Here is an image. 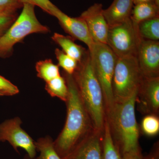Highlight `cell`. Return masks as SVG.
I'll list each match as a JSON object with an SVG mask.
<instances>
[{"label":"cell","mask_w":159,"mask_h":159,"mask_svg":"<svg viewBox=\"0 0 159 159\" xmlns=\"http://www.w3.org/2000/svg\"><path fill=\"white\" fill-rule=\"evenodd\" d=\"M62 75L68 89L65 102L66 119L62 130L54 141V148L62 159L96 129L80 97L73 76L64 71Z\"/></svg>","instance_id":"cell-1"},{"label":"cell","mask_w":159,"mask_h":159,"mask_svg":"<svg viewBox=\"0 0 159 159\" xmlns=\"http://www.w3.org/2000/svg\"><path fill=\"white\" fill-rule=\"evenodd\" d=\"M81 101L94 128L103 131L106 121L104 97L91 64L89 50L72 75Z\"/></svg>","instance_id":"cell-2"},{"label":"cell","mask_w":159,"mask_h":159,"mask_svg":"<svg viewBox=\"0 0 159 159\" xmlns=\"http://www.w3.org/2000/svg\"><path fill=\"white\" fill-rule=\"evenodd\" d=\"M137 93L125 101L115 102L106 114L111 135L121 154L139 147V128L135 111Z\"/></svg>","instance_id":"cell-3"},{"label":"cell","mask_w":159,"mask_h":159,"mask_svg":"<svg viewBox=\"0 0 159 159\" xmlns=\"http://www.w3.org/2000/svg\"><path fill=\"white\" fill-rule=\"evenodd\" d=\"M88 50L93 70L102 88L106 116L115 103L112 81L118 57L106 44L94 43Z\"/></svg>","instance_id":"cell-4"},{"label":"cell","mask_w":159,"mask_h":159,"mask_svg":"<svg viewBox=\"0 0 159 159\" xmlns=\"http://www.w3.org/2000/svg\"><path fill=\"white\" fill-rule=\"evenodd\" d=\"M22 11L10 28L0 38V57H8L12 53L16 44L33 33H46L49 29L37 19L34 6L25 3Z\"/></svg>","instance_id":"cell-5"},{"label":"cell","mask_w":159,"mask_h":159,"mask_svg":"<svg viewBox=\"0 0 159 159\" xmlns=\"http://www.w3.org/2000/svg\"><path fill=\"white\" fill-rule=\"evenodd\" d=\"M142 78L136 56L118 57L112 81L114 102L125 101L136 93Z\"/></svg>","instance_id":"cell-6"},{"label":"cell","mask_w":159,"mask_h":159,"mask_svg":"<svg viewBox=\"0 0 159 159\" xmlns=\"http://www.w3.org/2000/svg\"><path fill=\"white\" fill-rule=\"evenodd\" d=\"M141 39L137 25L130 18L116 25L109 27L107 44L118 57L136 56Z\"/></svg>","instance_id":"cell-7"},{"label":"cell","mask_w":159,"mask_h":159,"mask_svg":"<svg viewBox=\"0 0 159 159\" xmlns=\"http://www.w3.org/2000/svg\"><path fill=\"white\" fill-rule=\"evenodd\" d=\"M21 120L17 117L0 124V142H9L17 152L18 148H23L30 157L34 158L36 153L35 142L21 127Z\"/></svg>","instance_id":"cell-8"},{"label":"cell","mask_w":159,"mask_h":159,"mask_svg":"<svg viewBox=\"0 0 159 159\" xmlns=\"http://www.w3.org/2000/svg\"><path fill=\"white\" fill-rule=\"evenodd\" d=\"M143 115H155L159 113V77H143L137 91L136 104Z\"/></svg>","instance_id":"cell-9"},{"label":"cell","mask_w":159,"mask_h":159,"mask_svg":"<svg viewBox=\"0 0 159 159\" xmlns=\"http://www.w3.org/2000/svg\"><path fill=\"white\" fill-rule=\"evenodd\" d=\"M136 57L143 77H159V41L141 39Z\"/></svg>","instance_id":"cell-10"},{"label":"cell","mask_w":159,"mask_h":159,"mask_svg":"<svg viewBox=\"0 0 159 159\" xmlns=\"http://www.w3.org/2000/svg\"><path fill=\"white\" fill-rule=\"evenodd\" d=\"M101 4L95 3L84 11L80 17L84 20L94 43H107L109 26L103 14Z\"/></svg>","instance_id":"cell-11"},{"label":"cell","mask_w":159,"mask_h":159,"mask_svg":"<svg viewBox=\"0 0 159 159\" xmlns=\"http://www.w3.org/2000/svg\"><path fill=\"white\" fill-rule=\"evenodd\" d=\"M53 16L57 18L61 26L74 39L81 41L90 49L94 43L84 20L80 16L71 17L57 9Z\"/></svg>","instance_id":"cell-12"},{"label":"cell","mask_w":159,"mask_h":159,"mask_svg":"<svg viewBox=\"0 0 159 159\" xmlns=\"http://www.w3.org/2000/svg\"><path fill=\"white\" fill-rule=\"evenodd\" d=\"M102 132L94 130L62 159H102Z\"/></svg>","instance_id":"cell-13"},{"label":"cell","mask_w":159,"mask_h":159,"mask_svg":"<svg viewBox=\"0 0 159 159\" xmlns=\"http://www.w3.org/2000/svg\"><path fill=\"white\" fill-rule=\"evenodd\" d=\"M134 6L133 0H114L103 14L109 27L116 25L130 18Z\"/></svg>","instance_id":"cell-14"},{"label":"cell","mask_w":159,"mask_h":159,"mask_svg":"<svg viewBox=\"0 0 159 159\" xmlns=\"http://www.w3.org/2000/svg\"><path fill=\"white\" fill-rule=\"evenodd\" d=\"M52 39L61 47L62 51L71 57L78 61H81L88 51L74 42L71 36H65L58 33H54Z\"/></svg>","instance_id":"cell-15"},{"label":"cell","mask_w":159,"mask_h":159,"mask_svg":"<svg viewBox=\"0 0 159 159\" xmlns=\"http://www.w3.org/2000/svg\"><path fill=\"white\" fill-rule=\"evenodd\" d=\"M134 5L130 19L135 25L159 16V6L155 2L139 3Z\"/></svg>","instance_id":"cell-16"},{"label":"cell","mask_w":159,"mask_h":159,"mask_svg":"<svg viewBox=\"0 0 159 159\" xmlns=\"http://www.w3.org/2000/svg\"><path fill=\"white\" fill-rule=\"evenodd\" d=\"M102 159H121V153L114 143L106 119L102 132Z\"/></svg>","instance_id":"cell-17"},{"label":"cell","mask_w":159,"mask_h":159,"mask_svg":"<svg viewBox=\"0 0 159 159\" xmlns=\"http://www.w3.org/2000/svg\"><path fill=\"white\" fill-rule=\"evenodd\" d=\"M140 37L152 41L159 39V16L143 21L137 25Z\"/></svg>","instance_id":"cell-18"},{"label":"cell","mask_w":159,"mask_h":159,"mask_svg":"<svg viewBox=\"0 0 159 159\" xmlns=\"http://www.w3.org/2000/svg\"><path fill=\"white\" fill-rule=\"evenodd\" d=\"M35 67L37 77L46 82L61 76L59 66L54 64L51 59L38 61Z\"/></svg>","instance_id":"cell-19"},{"label":"cell","mask_w":159,"mask_h":159,"mask_svg":"<svg viewBox=\"0 0 159 159\" xmlns=\"http://www.w3.org/2000/svg\"><path fill=\"white\" fill-rule=\"evenodd\" d=\"M45 89L51 97H57L66 102L68 96V89L65 79L60 76L46 82Z\"/></svg>","instance_id":"cell-20"},{"label":"cell","mask_w":159,"mask_h":159,"mask_svg":"<svg viewBox=\"0 0 159 159\" xmlns=\"http://www.w3.org/2000/svg\"><path fill=\"white\" fill-rule=\"evenodd\" d=\"M35 145L36 150L40 153L36 159H62L55 150L54 141L51 137L39 138L35 142Z\"/></svg>","instance_id":"cell-21"},{"label":"cell","mask_w":159,"mask_h":159,"mask_svg":"<svg viewBox=\"0 0 159 159\" xmlns=\"http://www.w3.org/2000/svg\"><path fill=\"white\" fill-rule=\"evenodd\" d=\"M54 52L58 61V66L61 67L65 73L73 75L77 69L78 61L59 49H55Z\"/></svg>","instance_id":"cell-22"},{"label":"cell","mask_w":159,"mask_h":159,"mask_svg":"<svg viewBox=\"0 0 159 159\" xmlns=\"http://www.w3.org/2000/svg\"><path fill=\"white\" fill-rule=\"evenodd\" d=\"M142 132L148 137L157 135L159 132V119L155 115H145L141 122Z\"/></svg>","instance_id":"cell-23"},{"label":"cell","mask_w":159,"mask_h":159,"mask_svg":"<svg viewBox=\"0 0 159 159\" xmlns=\"http://www.w3.org/2000/svg\"><path fill=\"white\" fill-rule=\"evenodd\" d=\"M17 17L16 12L0 11V38L6 33Z\"/></svg>","instance_id":"cell-24"},{"label":"cell","mask_w":159,"mask_h":159,"mask_svg":"<svg viewBox=\"0 0 159 159\" xmlns=\"http://www.w3.org/2000/svg\"><path fill=\"white\" fill-rule=\"evenodd\" d=\"M19 92L16 86L5 77L0 76V96H13Z\"/></svg>","instance_id":"cell-25"},{"label":"cell","mask_w":159,"mask_h":159,"mask_svg":"<svg viewBox=\"0 0 159 159\" xmlns=\"http://www.w3.org/2000/svg\"><path fill=\"white\" fill-rule=\"evenodd\" d=\"M23 5L25 3L37 6L48 14L53 16L58 8L54 5L50 0H20Z\"/></svg>","instance_id":"cell-26"},{"label":"cell","mask_w":159,"mask_h":159,"mask_svg":"<svg viewBox=\"0 0 159 159\" xmlns=\"http://www.w3.org/2000/svg\"><path fill=\"white\" fill-rule=\"evenodd\" d=\"M23 4L20 0H0V11L16 12L22 8Z\"/></svg>","instance_id":"cell-27"},{"label":"cell","mask_w":159,"mask_h":159,"mask_svg":"<svg viewBox=\"0 0 159 159\" xmlns=\"http://www.w3.org/2000/svg\"><path fill=\"white\" fill-rule=\"evenodd\" d=\"M121 159H144L140 146L121 154Z\"/></svg>","instance_id":"cell-28"},{"label":"cell","mask_w":159,"mask_h":159,"mask_svg":"<svg viewBox=\"0 0 159 159\" xmlns=\"http://www.w3.org/2000/svg\"><path fill=\"white\" fill-rule=\"evenodd\" d=\"M156 0H133L134 5L141 2H155Z\"/></svg>","instance_id":"cell-29"},{"label":"cell","mask_w":159,"mask_h":159,"mask_svg":"<svg viewBox=\"0 0 159 159\" xmlns=\"http://www.w3.org/2000/svg\"><path fill=\"white\" fill-rule=\"evenodd\" d=\"M34 159V158H31L28 155H27L26 156H25V157L24 158V159Z\"/></svg>","instance_id":"cell-30"},{"label":"cell","mask_w":159,"mask_h":159,"mask_svg":"<svg viewBox=\"0 0 159 159\" xmlns=\"http://www.w3.org/2000/svg\"><path fill=\"white\" fill-rule=\"evenodd\" d=\"M155 3L158 6H159V0H156Z\"/></svg>","instance_id":"cell-31"},{"label":"cell","mask_w":159,"mask_h":159,"mask_svg":"<svg viewBox=\"0 0 159 159\" xmlns=\"http://www.w3.org/2000/svg\"><path fill=\"white\" fill-rule=\"evenodd\" d=\"M148 159H155V158L154 157H151L149 158Z\"/></svg>","instance_id":"cell-32"},{"label":"cell","mask_w":159,"mask_h":159,"mask_svg":"<svg viewBox=\"0 0 159 159\" xmlns=\"http://www.w3.org/2000/svg\"></svg>","instance_id":"cell-33"},{"label":"cell","mask_w":159,"mask_h":159,"mask_svg":"<svg viewBox=\"0 0 159 159\" xmlns=\"http://www.w3.org/2000/svg\"></svg>","instance_id":"cell-34"}]
</instances>
